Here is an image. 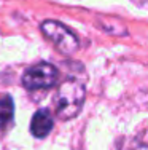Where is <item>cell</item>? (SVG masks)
<instances>
[{
	"mask_svg": "<svg viewBox=\"0 0 148 150\" xmlns=\"http://www.w3.org/2000/svg\"><path fill=\"white\" fill-rule=\"evenodd\" d=\"M53 126H54V118L49 113L48 109H40L35 112V115L32 117V121H30V133H32L35 137L43 139L51 133Z\"/></svg>",
	"mask_w": 148,
	"mask_h": 150,
	"instance_id": "obj_4",
	"label": "cell"
},
{
	"mask_svg": "<svg viewBox=\"0 0 148 150\" xmlns=\"http://www.w3.org/2000/svg\"><path fill=\"white\" fill-rule=\"evenodd\" d=\"M132 3H135L137 6H140V8L143 10H148V0H131Z\"/></svg>",
	"mask_w": 148,
	"mask_h": 150,
	"instance_id": "obj_7",
	"label": "cell"
},
{
	"mask_svg": "<svg viewBox=\"0 0 148 150\" xmlns=\"http://www.w3.org/2000/svg\"><path fill=\"white\" fill-rule=\"evenodd\" d=\"M131 150H148V129L142 131V133L137 136Z\"/></svg>",
	"mask_w": 148,
	"mask_h": 150,
	"instance_id": "obj_6",
	"label": "cell"
},
{
	"mask_svg": "<svg viewBox=\"0 0 148 150\" xmlns=\"http://www.w3.org/2000/svg\"><path fill=\"white\" fill-rule=\"evenodd\" d=\"M13 117H15V105L8 94L0 98V131L8 129L13 125Z\"/></svg>",
	"mask_w": 148,
	"mask_h": 150,
	"instance_id": "obj_5",
	"label": "cell"
},
{
	"mask_svg": "<svg viewBox=\"0 0 148 150\" xmlns=\"http://www.w3.org/2000/svg\"><path fill=\"white\" fill-rule=\"evenodd\" d=\"M41 32L48 37L49 42L62 53V54H72L78 50V38L69 27H65L59 21H45L41 24Z\"/></svg>",
	"mask_w": 148,
	"mask_h": 150,
	"instance_id": "obj_2",
	"label": "cell"
},
{
	"mask_svg": "<svg viewBox=\"0 0 148 150\" xmlns=\"http://www.w3.org/2000/svg\"><path fill=\"white\" fill-rule=\"evenodd\" d=\"M84 104V86L78 80H65L56 93V113L61 120H72L81 112Z\"/></svg>",
	"mask_w": 148,
	"mask_h": 150,
	"instance_id": "obj_1",
	"label": "cell"
},
{
	"mask_svg": "<svg viewBox=\"0 0 148 150\" xmlns=\"http://www.w3.org/2000/svg\"><path fill=\"white\" fill-rule=\"evenodd\" d=\"M59 70L48 62H40L24 72L22 85L27 90H46L58 83Z\"/></svg>",
	"mask_w": 148,
	"mask_h": 150,
	"instance_id": "obj_3",
	"label": "cell"
}]
</instances>
